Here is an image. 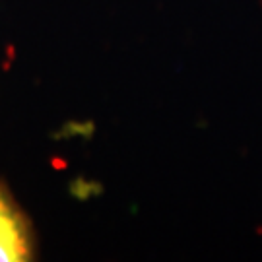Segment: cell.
I'll return each mask as SVG.
<instances>
[{"label":"cell","instance_id":"1","mask_svg":"<svg viewBox=\"0 0 262 262\" xmlns=\"http://www.w3.org/2000/svg\"><path fill=\"white\" fill-rule=\"evenodd\" d=\"M33 254L35 235L31 222L0 181V262L33 260Z\"/></svg>","mask_w":262,"mask_h":262}]
</instances>
